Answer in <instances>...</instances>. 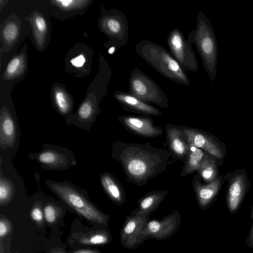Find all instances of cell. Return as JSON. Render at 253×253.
<instances>
[{
  "label": "cell",
  "instance_id": "cell-13",
  "mask_svg": "<svg viewBox=\"0 0 253 253\" xmlns=\"http://www.w3.org/2000/svg\"><path fill=\"white\" fill-rule=\"evenodd\" d=\"M150 214L126 215L120 232V242L126 249L132 250L138 246V238Z\"/></svg>",
  "mask_w": 253,
  "mask_h": 253
},
{
  "label": "cell",
  "instance_id": "cell-15",
  "mask_svg": "<svg viewBox=\"0 0 253 253\" xmlns=\"http://www.w3.org/2000/svg\"><path fill=\"white\" fill-rule=\"evenodd\" d=\"M165 130L168 146L172 157L185 161L189 151V144L182 126L169 124L165 126Z\"/></svg>",
  "mask_w": 253,
  "mask_h": 253
},
{
  "label": "cell",
  "instance_id": "cell-22",
  "mask_svg": "<svg viewBox=\"0 0 253 253\" xmlns=\"http://www.w3.org/2000/svg\"><path fill=\"white\" fill-rule=\"evenodd\" d=\"M188 141L189 149L180 173L181 176L192 174L196 171L206 154V152L197 147L193 143Z\"/></svg>",
  "mask_w": 253,
  "mask_h": 253
},
{
  "label": "cell",
  "instance_id": "cell-27",
  "mask_svg": "<svg viewBox=\"0 0 253 253\" xmlns=\"http://www.w3.org/2000/svg\"><path fill=\"white\" fill-rule=\"evenodd\" d=\"M51 4L61 12L70 14L79 12L85 8L90 2L87 0H51Z\"/></svg>",
  "mask_w": 253,
  "mask_h": 253
},
{
  "label": "cell",
  "instance_id": "cell-20",
  "mask_svg": "<svg viewBox=\"0 0 253 253\" xmlns=\"http://www.w3.org/2000/svg\"><path fill=\"white\" fill-rule=\"evenodd\" d=\"M52 100L55 110L61 116L66 118L73 113V98L63 87L60 85L53 86Z\"/></svg>",
  "mask_w": 253,
  "mask_h": 253
},
{
  "label": "cell",
  "instance_id": "cell-30",
  "mask_svg": "<svg viewBox=\"0 0 253 253\" xmlns=\"http://www.w3.org/2000/svg\"><path fill=\"white\" fill-rule=\"evenodd\" d=\"M88 57L85 51L76 52L75 55H72L69 62L76 71H83L87 67Z\"/></svg>",
  "mask_w": 253,
  "mask_h": 253
},
{
  "label": "cell",
  "instance_id": "cell-2",
  "mask_svg": "<svg viewBox=\"0 0 253 253\" xmlns=\"http://www.w3.org/2000/svg\"><path fill=\"white\" fill-rule=\"evenodd\" d=\"M44 181L57 197L77 213L89 221L102 226L108 225L109 216L89 200L85 190L67 180L46 179Z\"/></svg>",
  "mask_w": 253,
  "mask_h": 253
},
{
  "label": "cell",
  "instance_id": "cell-18",
  "mask_svg": "<svg viewBox=\"0 0 253 253\" xmlns=\"http://www.w3.org/2000/svg\"><path fill=\"white\" fill-rule=\"evenodd\" d=\"M101 186L110 199L118 206L126 202V196L122 183L112 174L104 172L100 174Z\"/></svg>",
  "mask_w": 253,
  "mask_h": 253
},
{
  "label": "cell",
  "instance_id": "cell-21",
  "mask_svg": "<svg viewBox=\"0 0 253 253\" xmlns=\"http://www.w3.org/2000/svg\"><path fill=\"white\" fill-rule=\"evenodd\" d=\"M31 25L34 40L37 45L43 47L47 38L48 26L45 19L39 12H34L30 17L26 18Z\"/></svg>",
  "mask_w": 253,
  "mask_h": 253
},
{
  "label": "cell",
  "instance_id": "cell-34",
  "mask_svg": "<svg viewBox=\"0 0 253 253\" xmlns=\"http://www.w3.org/2000/svg\"><path fill=\"white\" fill-rule=\"evenodd\" d=\"M73 253H101L99 250H90L84 249L78 250Z\"/></svg>",
  "mask_w": 253,
  "mask_h": 253
},
{
  "label": "cell",
  "instance_id": "cell-10",
  "mask_svg": "<svg viewBox=\"0 0 253 253\" xmlns=\"http://www.w3.org/2000/svg\"><path fill=\"white\" fill-rule=\"evenodd\" d=\"M224 180L227 183L226 205L232 213L236 212L250 188L251 184L245 169L227 173Z\"/></svg>",
  "mask_w": 253,
  "mask_h": 253
},
{
  "label": "cell",
  "instance_id": "cell-36",
  "mask_svg": "<svg viewBox=\"0 0 253 253\" xmlns=\"http://www.w3.org/2000/svg\"><path fill=\"white\" fill-rule=\"evenodd\" d=\"M0 253H4L2 241H0Z\"/></svg>",
  "mask_w": 253,
  "mask_h": 253
},
{
  "label": "cell",
  "instance_id": "cell-19",
  "mask_svg": "<svg viewBox=\"0 0 253 253\" xmlns=\"http://www.w3.org/2000/svg\"><path fill=\"white\" fill-rule=\"evenodd\" d=\"M168 194L167 190H152L147 193L138 200V207L132 211L130 214H151L159 208Z\"/></svg>",
  "mask_w": 253,
  "mask_h": 253
},
{
  "label": "cell",
  "instance_id": "cell-8",
  "mask_svg": "<svg viewBox=\"0 0 253 253\" xmlns=\"http://www.w3.org/2000/svg\"><path fill=\"white\" fill-rule=\"evenodd\" d=\"M181 221L180 213L178 210L173 211L161 220H149L138 237V245L148 239L161 241L170 238L179 229Z\"/></svg>",
  "mask_w": 253,
  "mask_h": 253
},
{
  "label": "cell",
  "instance_id": "cell-24",
  "mask_svg": "<svg viewBox=\"0 0 253 253\" xmlns=\"http://www.w3.org/2000/svg\"><path fill=\"white\" fill-rule=\"evenodd\" d=\"M75 238L82 245H104L110 243L112 237L108 230L101 229L80 233Z\"/></svg>",
  "mask_w": 253,
  "mask_h": 253
},
{
  "label": "cell",
  "instance_id": "cell-5",
  "mask_svg": "<svg viewBox=\"0 0 253 253\" xmlns=\"http://www.w3.org/2000/svg\"><path fill=\"white\" fill-rule=\"evenodd\" d=\"M129 92L148 103L168 108V99L161 87L138 68L131 71L128 79Z\"/></svg>",
  "mask_w": 253,
  "mask_h": 253
},
{
  "label": "cell",
  "instance_id": "cell-1",
  "mask_svg": "<svg viewBox=\"0 0 253 253\" xmlns=\"http://www.w3.org/2000/svg\"><path fill=\"white\" fill-rule=\"evenodd\" d=\"M171 153L150 143L138 144L116 140L112 146L111 157L121 165L126 180L141 186L164 172Z\"/></svg>",
  "mask_w": 253,
  "mask_h": 253
},
{
  "label": "cell",
  "instance_id": "cell-29",
  "mask_svg": "<svg viewBox=\"0 0 253 253\" xmlns=\"http://www.w3.org/2000/svg\"><path fill=\"white\" fill-rule=\"evenodd\" d=\"M44 219L49 224L55 223L62 214V210L58 206L48 202L43 207Z\"/></svg>",
  "mask_w": 253,
  "mask_h": 253
},
{
  "label": "cell",
  "instance_id": "cell-25",
  "mask_svg": "<svg viewBox=\"0 0 253 253\" xmlns=\"http://www.w3.org/2000/svg\"><path fill=\"white\" fill-rule=\"evenodd\" d=\"M26 57L24 52L14 56L8 62L3 77L5 80H11L23 75L26 69Z\"/></svg>",
  "mask_w": 253,
  "mask_h": 253
},
{
  "label": "cell",
  "instance_id": "cell-9",
  "mask_svg": "<svg viewBox=\"0 0 253 253\" xmlns=\"http://www.w3.org/2000/svg\"><path fill=\"white\" fill-rule=\"evenodd\" d=\"M169 52L185 71L196 72L198 69L197 57L190 44L178 28H173L169 32L167 39Z\"/></svg>",
  "mask_w": 253,
  "mask_h": 253
},
{
  "label": "cell",
  "instance_id": "cell-3",
  "mask_svg": "<svg viewBox=\"0 0 253 253\" xmlns=\"http://www.w3.org/2000/svg\"><path fill=\"white\" fill-rule=\"evenodd\" d=\"M136 53L162 76L175 83L188 86L190 80L177 61L163 46L148 40L138 42Z\"/></svg>",
  "mask_w": 253,
  "mask_h": 253
},
{
  "label": "cell",
  "instance_id": "cell-4",
  "mask_svg": "<svg viewBox=\"0 0 253 253\" xmlns=\"http://www.w3.org/2000/svg\"><path fill=\"white\" fill-rule=\"evenodd\" d=\"M187 41L195 45L204 68L213 82L217 73V43L212 24L203 11L197 15L195 29L189 33Z\"/></svg>",
  "mask_w": 253,
  "mask_h": 253
},
{
  "label": "cell",
  "instance_id": "cell-12",
  "mask_svg": "<svg viewBox=\"0 0 253 253\" xmlns=\"http://www.w3.org/2000/svg\"><path fill=\"white\" fill-rule=\"evenodd\" d=\"M118 120L127 131L141 137L154 138L160 136L163 133L162 127L155 126L149 116L124 115L119 116Z\"/></svg>",
  "mask_w": 253,
  "mask_h": 253
},
{
  "label": "cell",
  "instance_id": "cell-23",
  "mask_svg": "<svg viewBox=\"0 0 253 253\" xmlns=\"http://www.w3.org/2000/svg\"><path fill=\"white\" fill-rule=\"evenodd\" d=\"M218 166L217 159L206 152L204 158L196 171L202 180L206 183H210L220 175Z\"/></svg>",
  "mask_w": 253,
  "mask_h": 253
},
{
  "label": "cell",
  "instance_id": "cell-33",
  "mask_svg": "<svg viewBox=\"0 0 253 253\" xmlns=\"http://www.w3.org/2000/svg\"><path fill=\"white\" fill-rule=\"evenodd\" d=\"M251 217L253 221V204L252 211H251ZM247 241L249 243V245L250 246L253 247V222L252 227V228H251V231L250 233L249 236L248 237Z\"/></svg>",
  "mask_w": 253,
  "mask_h": 253
},
{
  "label": "cell",
  "instance_id": "cell-11",
  "mask_svg": "<svg viewBox=\"0 0 253 253\" xmlns=\"http://www.w3.org/2000/svg\"><path fill=\"white\" fill-rule=\"evenodd\" d=\"M187 139L197 147L214 157L222 165L226 155L224 143L211 133L193 127L182 126Z\"/></svg>",
  "mask_w": 253,
  "mask_h": 253
},
{
  "label": "cell",
  "instance_id": "cell-17",
  "mask_svg": "<svg viewBox=\"0 0 253 253\" xmlns=\"http://www.w3.org/2000/svg\"><path fill=\"white\" fill-rule=\"evenodd\" d=\"M16 119L5 106L0 110V146L1 148H13L16 144L17 127Z\"/></svg>",
  "mask_w": 253,
  "mask_h": 253
},
{
  "label": "cell",
  "instance_id": "cell-26",
  "mask_svg": "<svg viewBox=\"0 0 253 253\" xmlns=\"http://www.w3.org/2000/svg\"><path fill=\"white\" fill-rule=\"evenodd\" d=\"M20 34L19 24L15 20H9L3 25L1 30V38L5 47H12L18 39Z\"/></svg>",
  "mask_w": 253,
  "mask_h": 253
},
{
  "label": "cell",
  "instance_id": "cell-7",
  "mask_svg": "<svg viewBox=\"0 0 253 253\" xmlns=\"http://www.w3.org/2000/svg\"><path fill=\"white\" fill-rule=\"evenodd\" d=\"M28 157L39 163L42 168L47 170H63L77 165L75 154L68 148L44 143L37 153H29Z\"/></svg>",
  "mask_w": 253,
  "mask_h": 253
},
{
  "label": "cell",
  "instance_id": "cell-16",
  "mask_svg": "<svg viewBox=\"0 0 253 253\" xmlns=\"http://www.w3.org/2000/svg\"><path fill=\"white\" fill-rule=\"evenodd\" d=\"M113 95L115 99L126 111L146 116H159L162 114L159 109L142 101L129 92L116 90Z\"/></svg>",
  "mask_w": 253,
  "mask_h": 253
},
{
  "label": "cell",
  "instance_id": "cell-35",
  "mask_svg": "<svg viewBox=\"0 0 253 253\" xmlns=\"http://www.w3.org/2000/svg\"><path fill=\"white\" fill-rule=\"evenodd\" d=\"M50 253H66L62 249H54L51 251Z\"/></svg>",
  "mask_w": 253,
  "mask_h": 253
},
{
  "label": "cell",
  "instance_id": "cell-14",
  "mask_svg": "<svg viewBox=\"0 0 253 253\" xmlns=\"http://www.w3.org/2000/svg\"><path fill=\"white\" fill-rule=\"evenodd\" d=\"M224 176L220 175L210 183H203L198 174L193 177L192 185L198 207L201 210L208 209L214 202L224 182Z\"/></svg>",
  "mask_w": 253,
  "mask_h": 253
},
{
  "label": "cell",
  "instance_id": "cell-28",
  "mask_svg": "<svg viewBox=\"0 0 253 253\" xmlns=\"http://www.w3.org/2000/svg\"><path fill=\"white\" fill-rule=\"evenodd\" d=\"M15 186L10 179L5 177L0 170V206L4 207L9 204L15 193Z\"/></svg>",
  "mask_w": 253,
  "mask_h": 253
},
{
  "label": "cell",
  "instance_id": "cell-6",
  "mask_svg": "<svg viewBox=\"0 0 253 253\" xmlns=\"http://www.w3.org/2000/svg\"><path fill=\"white\" fill-rule=\"evenodd\" d=\"M100 31L105 34L109 41L104 45L109 47L114 45L121 48L128 40V23L126 15L114 8L102 12L98 21Z\"/></svg>",
  "mask_w": 253,
  "mask_h": 253
},
{
  "label": "cell",
  "instance_id": "cell-32",
  "mask_svg": "<svg viewBox=\"0 0 253 253\" xmlns=\"http://www.w3.org/2000/svg\"><path fill=\"white\" fill-rule=\"evenodd\" d=\"M12 230L11 221L2 215L0 217V241H2Z\"/></svg>",
  "mask_w": 253,
  "mask_h": 253
},
{
  "label": "cell",
  "instance_id": "cell-31",
  "mask_svg": "<svg viewBox=\"0 0 253 253\" xmlns=\"http://www.w3.org/2000/svg\"><path fill=\"white\" fill-rule=\"evenodd\" d=\"M31 218L37 225L42 226L44 223V212L42 204L40 201L35 202L30 211Z\"/></svg>",
  "mask_w": 253,
  "mask_h": 253
}]
</instances>
